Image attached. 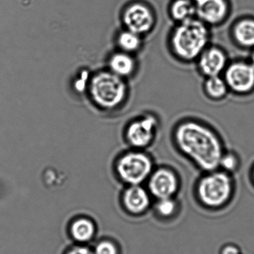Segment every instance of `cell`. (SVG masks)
<instances>
[{"instance_id":"cell-1","label":"cell","mask_w":254,"mask_h":254,"mask_svg":"<svg viewBox=\"0 0 254 254\" xmlns=\"http://www.w3.org/2000/svg\"><path fill=\"white\" fill-rule=\"evenodd\" d=\"M175 139L178 149L199 169L209 172L219 168L224 152L222 143L209 127L197 122H184L175 130Z\"/></svg>"},{"instance_id":"cell-2","label":"cell","mask_w":254,"mask_h":254,"mask_svg":"<svg viewBox=\"0 0 254 254\" xmlns=\"http://www.w3.org/2000/svg\"><path fill=\"white\" fill-rule=\"evenodd\" d=\"M209 41V32L206 24L194 18L176 26L172 34L171 46L179 59L189 62L198 59Z\"/></svg>"},{"instance_id":"cell-3","label":"cell","mask_w":254,"mask_h":254,"mask_svg":"<svg viewBox=\"0 0 254 254\" xmlns=\"http://www.w3.org/2000/svg\"><path fill=\"white\" fill-rule=\"evenodd\" d=\"M195 192L202 206L219 209L230 202L234 192V183L230 174L216 169L206 172L199 179Z\"/></svg>"},{"instance_id":"cell-4","label":"cell","mask_w":254,"mask_h":254,"mask_svg":"<svg viewBox=\"0 0 254 254\" xmlns=\"http://www.w3.org/2000/svg\"><path fill=\"white\" fill-rule=\"evenodd\" d=\"M90 92L96 105L105 109H112L124 100L126 95V83L123 78L111 71H103L92 78Z\"/></svg>"},{"instance_id":"cell-5","label":"cell","mask_w":254,"mask_h":254,"mask_svg":"<svg viewBox=\"0 0 254 254\" xmlns=\"http://www.w3.org/2000/svg\"><path fill=\"white\" fill-rule=\"evenodd\" d=\"M153 163L151 158L141 152H131L123 156L118 162L117 170L126 182L139 185L151 175Z\"/></svg>"},{"instance_id":"cell-6","label":"cell","mask_w":254,"mask_h":254,"mask_svg":"<svg viewBox=\"0 0 254 254\" xmlns=\"http://www.w3.org/2000/svg\"><path fill=\"white\" fill-rule=\"evenodd\" d=\"M224 79L228 89L238 94H246L254 88V67L246 62H234L226 67Z\"/></svg>"},{"instance_id":"cell-7","label":"cell","mask_w":254,"mask_h":254,"mask_svg":"<svg viewBox=\"0 0 254 254\" xmlns=\"http://www.w3.org/2000/svg\"><path fill=\"white\" fill-rule=\"evenodd\" d=\"M148 187L157 200L175 197L180 188L179 178L172 169L161 168L151 175Z\"/></svg>"},{"instance_id":"cell-8","label":"cell","mask_w":254,"mask_h":254,"mask_svg":"<svg viewBox=\"0 0 254 254\" xmlns=\"http://www.w3.org/2000/svg\"><path fill=\"white\" fill-rule=\"evenodd\" d=\"M157 126V120L154 116L147 115L135 120L127 129L129 142L137 148L148 146L154 139Z\"/></svg>"},{"instance_id":"cell-9","label":"cell","mask_w":254,"mask_h":254,"mask_svg":"<svg viewBox=\"0 0 254 254\" xmlns=\"http://www.w3.org/2000/svg\"><path fill=\"white\" fill-rule=\"evenodd\" d=\"M123 22L127 30L137 35L147 33L154 26V15L149 8L141 4H134L129 7L123 14Z\"/></svg>"},{"instance_id":"cell-10","label":"cell","mask_w":254,"mask_h":254,"mask_svg":"<svg viewBox=\"0 0 254 254\" xmlns=\"http://www.w3.org/2000/svg\"><path fill=\"white\" fill-rule=\"evenodd\" d=\"M227 56L217 47L206 49L198 57V68L205 76L219 75L227 67Z\"/></svg>"},{"instance_id":"cell-11","label":"cell","mask_w":254,"mask_h":254,"mask_svg":"<svg viewBox=\"0 0 254 254\" xmlns=\"http://www.w3.org/2000/svg\"><path fill=\"white\" fill-rule=\"evenodd\" d=\"M197 16L205 24H218L225 18L227 5L224 0H193Z\"/></svg>"},{"instance_id":"cell-12","label":"cell","mask_w":254,"mask_h":254,"mask_svg":"<svg viewBox=\"0 0 254 254\" xmlns=\"http://www.w3.org/2000/svg\"><path fill=\"white\" fill-rule=\"evenodd\" d=\"M124 203L129 212L142 213L149 206V195L142 187L133 185L125 193Z\"/></svg>"},{"instance_id":"cell-13","label":"cell","mask_w":254,"mask_h":254,"mask_svg":"<svg viewBox=\"0 0 254 254\" xmlns=\"http://www.w3.org/2000/svg\"><path fill=\"white\" fill-rule=\"evenodd\" d=\"M111 72L118 76H129L133 73L135 69L134 59L129 55V53H117L111 56L109 61Z\"/></svg>"},{"instance_id":"cell-14","label":"cell","mask_w":254,"mask_h":254,"mask_svg":"<svg viewBox=\"0 0 254 254\" xmlns=\"http://www.w3.org/2000/svg\"><path fill=\"white\" fill-rule=\"evenodd\" d=\"M233 37L239 45L254 47V20H239L233 27Z\"/></svg>"},{"instance_id":"cell-15","label":"cell","mask_w":254,"mask_h":254,"mask_svg":"<svg viewBox=\"0 0 254 254\" xmlns=\"http://www.w3.org/2000/svg\"><path fill=\"white\" fill-rule=\"evenodd\" d=\"M171 15L179 23L194 19L197 15L195 5L190 0H177L171 7Z\"/></svg>"},{"instance_id":"cell-16","label":"cell","mask_w":254,"mask_h":254,"mask_svg":"<svg viewBox=\"0 0 254 254\" xmlns=\"http://www.w3.org/2000/svg\"><path fill=\"white\" fill-rule=\"evenodd\" d=\"M228 87L224 78L219 75L207 77L204 82V90L208 97L214 100H219L225 97Z\"/></svg>"},{"instance_id":"cell-17","label":"cell","mask_w":254,"mask_h":254,"mask_svg":"<svg viewBox=\"0 0 254 254\" xmlns=\"http://www.w3.org/2000/svg\"><path fill=\"white\" fill-rule=\"evenodd\" d=\"M72 236L79 242L90 240L94 234V225L90 220L81 218L76 220L71 227Z\"/></svg>"},{"instance_id":"cell-18","label":"cell","mask_w":254,"mask_h":254,"mask_svg":"<svg viewBox=\"0 0 254 254\" xmlns=\"http://www.w3.org/2000/svg\"><path fill=\"white\" fill-rule=\"evenodd\" d=\"M117 44L124 53H133L140 48V35L131 31H124L118 35Z\"/></svg>"},{"instance_id":"cell-19","label":"cell","mask_w":254,"mask_h":254,"mask_svg":"<svg viewBox=\"0 0 254 254\" xmlns=\"http://www.w3.org/2000/svg\"><path fill=\"white\" fill-rule=\"evenodd\" d=\"M179 206L175 197L158 199L156 203V212L159 216L164 219L174 218L178 212Z\"/></svg>"},{"instance_id":"cell-20","label":"cell","mask_w":254,"mask_h":254,"mask_svg":"<svg viewBox=\"0 0 254 254\" xmlns=\"http://www.w3.org/2000/svg\"><path fill=\"white\" fill-rule=\"evenodd\" d=\"M240 162L239 158L235 153L224 152L220 160L219 168L221 170L230 174L236 172L239 169Z\"/></svg>"},{"instance_id":"cell-21","label":"cell","mask_w":254,"mask_h":254,"mask_svg":"<svg viewBox=\"0 0 254 254\" xmlns=\"http://www.w3.org/2000/svg\"><path fill=\"white\" fill-rule=\"evenodd\" d=\"M95 254H117V250L111 242H102L96 247Z\"/></svg>"},{"instance_id":"cell-22","label":"cell","mask_w":254,"mask_h":254,"mask_svg":"<svg viewBox=\"0 0 254 254\" xmlns=\"http://www.w3.org/2000/svg\"><path fill=\"white\" fill-rule=\"evenodd\" d=\"M220 254H241V251L236 245L227 244L221 248Z\"/></svg>"},{"instance_id":"cell-23","label":"cell","mask_w":254,"mask_h":254,"mask_svg":"<svg viewBox=\"0 0 254 254\" xmlns=\"http://www.w3.org/2000/svg\"><path fill=\"white\" fill-rule=\"evenodd\" d=\"M68 254H93L89 248L85 247H77L71 250Z\"/></svg>"},{"instance_id":"cell-24","label":"cell","mask_w":254,"mask_h":254,"mask_svg":"<svg viewBox=\"0 0 254 254\" xmlns=\"http://www.w3.org/2000/svg\"><path fill=\"white\" fill-rule=\"evenodd\" d=\"M251 64L253 65V66H254V53H253L252 56H251Z\"/></svg>"},{"instance_id":"cell-25","label":"cell","mask_w":254,"mask_h":254,"mask_svg":"<svg viewBox=\"0 0 254 254\" xmlns=\"http://www.w3.org/2000/svg\"><path fill=\"white\" fill-rule=\"evenodd\" d=\"M252 178H253V181H254V168H253V170H252Z\"/></svg>"}]
</instances>
